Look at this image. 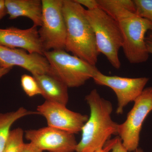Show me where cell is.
I'll list each match as a JSON object with an SVG mask.
<instances>
[{"mask_svg":"<svg viewBox=\"0 0 152 152\" xmlns=\"http://www.w3.org/2000/svg\"><path fill=\"white\" fill-rule=\"evenodd\" d=\"M90 116L82 129L76 152H94L102 148L113 135L118 134L119 124L112 120V104L102 97L96 89L86 97Z\"/></svg>","mask_w":152,"mask_h":152,"instance_id":"obj_1","label":"cell"},{"mask_svg":"<svg viewBox=\"0 0 152 152\" xmlns=\"http://www.w3.org/2000/svg\"><path fill=\"white\" fill-rule=\"evenodd\" d=\"M85 11L86 9L75 0H63V12L66 26L65 50L96 66L100 53Z\"/></svg>","mask_w":152,"mask_h":152,"instance_id":"obj_2","label":"cell"},{"mask_svg":"<svg viewBox=\"0 0 152 152\" xmlns=\"http://www.w3.org/2000/svg\"><path fill=\"white\" fill-rule=\"evenodd\" d=\"M111 17L119 26L123 37V51L129 62L139 64L146 62L149 53L145 37L147 33L152 31L151 22L124 9L115 11Z\"/></svg>","mask_w":152,"mask_h":152,"instance_id":"obj_3","label":"cell"},{"mask_svg":"<svg viewBox=\"0 0 152 152\" xmlns=\"http://www.w3.org/2000/svg\"><path fill=\"white\" fill-rule=\"evenodd\" d=\"M85 12L94 33L98 51L118 69L121 66L119 53L122 48L123 39L116 21L99 8L86 10Z\"/></svg>","mask_w":152,"mask_h":152,"instance_id":"obj_4","label":"cell"},{"mask_svg":"<svg viewBox=\"0 0 152 152\" xmlns=\"http://www.w3.org/2000/svg\"><path fill=\"white\" fill-rule=\"evenodd\" d=\"M44 56L50 64V75L58 79L68 88L81 86L99 71L96 66L70 54L65 50L45 51Z\"/></svg>","mask_w":152,"mask_h":152,"instance_id":"obj_5","label":"cell"},{"mask_svg":"<svg viewBox=\"0 0 152 152\" xmlns=\"http://www.w3.org/2000/svg\"><path fill=\"white\" fill-rule=\"evenodd\" d=\"M42 25L38 32L44 51L65 50L66 26L63 0H42Z\"/></svg>","mask_w":152,"mask_h":152,"instance_id":"obj_6","label":"cell"},{"mask_svg":"<svg viewBox=\"0 0 152 152\" xmlns=\"http://www.w3.org/2000/svg\"><path fill=\"white\" fill-rule=\"evenodd\" d=\"M134 102L126 119L118 126V134L129 152H134L138 148L143 124L152 111V87L144 89Z\"/></svg>","mask_w":152,"mask_h":152,"instance_id":"obj_7","label":"cell"},{"mask_svg":"<svg viewBox=\"0 0 152 152\" xmlns=\"http://www.w3.org/2000/svg\"><path fill=\"white\" fill-rule=\"evenodd\" d=\"M93 79L96 84L109 87L114 91L118 99V115L122 114L125 107L131 102L135 101L149 80V79L146 77L133 78L107 76L100 71Z\"/></svg>","mask_w":152,"mask_h":152,"instance_id":"obj_8","label":"cell"},{"mask_svg":"<svg viewBox=\"0 0 152 152\" xmlns=\"http://www.w3.org/2000/svg\"><path fill=\"white\" fill-rule=\"evenodd\" d=\"M37 112L45 118L48 126L74 134L81 132L89 118L87 115L72 111L65 105L47 101L37 107Z\"/></svg>","mask_w":152,"mask_h":152,"instance_id":"obj_9","label":"cell"},{"mask_svg":"<svg viewBox=\"0 0 152 152\" xmlns=\"http://www.w3.org/2000/svg\"><path fill=\"white\" fill-rule=\"evenodd\" d=\"M25 137L38 148L49 152H75L77 145L74 134L50 126L28 130Z\"/></svg>","mask_w":152,"mask_h":152,"instance_id":"obj_10","label":"cell"},{"mask_svg":"<svg viewBox=\"0 0 152 152\" xmlns=\"http://www.w3.org/2000/svg\"><path fill=\"white\" fill-rule=\"evenodd\" d=\"M14 66L20 67L33 75L51 74L50 64L44 55L0 45V67L12 69Z\"/></svg>","mask_w":152,"mask_h":152,"instance_id":"obj_11","label":"cell"},{"mask_svg":"<svg viewBox=\"0 0 152 152\" xmlns=\"http://www.w3.org/2000/svg\"><path fill=\"white\" fill-rule=\"evenodd\" d=\"M0 45L11 48L22 49L30 53L44 55V50L37 27L21 29L10 27L0 28Z\"/></svg>","mask_w":152,"mask_h":152,"instance_id":"obj_12","label":"cell"},{"mask_svg":"<svg viewBox=\"0 0 152 152\" xmlns=\"http://www.w3.org/2000/svg\"><path fill=\"white\" fill-rule=\"evenodd\" d=\"M7 13L11 20L24 17L31 20L34 26L41 27L42 3L41 0H5Z\"/></svg>","mask_w":152,"mask_h":152,"instance_id":"obj_13","label":"cell"},{"mask_svg":"<svg viewBox=\"0 0 152 152\" xmlns=\"http://www.w3.org/2000/svg\"><path fill=\"white\" fill-rule=\"evenodd\" d=\"M33 76L39 85L41 95L46 101L66 106L69 98L68 88L62 82L49 74Z\"/></svg>","mask_w":152,"mask_h":152,"instance_id":"obj_14","label":"cell"},{"mask_svg":"<svg viewBox=\"0 0 152 152\" xmlns=\"http://www.w3.org/2000/svg\"><path fill=\"white\" fill-rule=\"evenodd\" d=\"M39 114L21 107L15 111L0 113V152H4L13 124L18 120L30 115Z\"/></svg>","mask_w":152,"mask_h":152,"instance_id":"obj_15","label":"cell"},{"mask_svg":"<svg viewBox=\"0 0 152 152\" xmlns=\"http://www.w3.org/2000/svg\"><path fill=\"white\" fill-rule=\"evenodd\" d=\"M99 8L109 15L120 9L135 13V6L134 0H97Z\"/></svg>","mask_w":152,"mask_h":152,"instance_id":"obj_16","label":"cell"},{"mask_svg":"<svg viewBox=\"0 0 152 152\" xmlns=\"http://www.w3.org/2000/svg\"><path fill=\"white\" fill-rule=\"evenodd\" d=\"M24 131L20 128L11 130L3 152H20L25 143Z\"/></svg>","mask_w":152,"mask_h":152,"instance_id":"obj_17","label":"cell"},{"mask_svg":"<svg viewBox=\"0 0 152 152\" xmlns=\"http://www.w3.org/2000/svg\"><path fill=\"white\" fill-rule=\"evenodd\" d=\"M20 82L24 91L30 97L42 94L37 82L33 76L23 75L21 77Z\"/></svg>","mask_w":152,"mask_h":152,"instance_id":"obj_18","label":"cell"},{"mask_svg":"<svg viewBox=\"0 0 152 152\" xmlns=\"http://www.w3.org/2000/svg\"><path fill=\"white\" fill-rule=\"evenodd\" d=\"M135 14L146 19L152 24V0H134Z\"/></svg>","mask_w":152,"mask_h":152,"instance_id":"obj_19","label":"cell"},{"mask_svg":"<svg viewBox=\"0 0 152 152\" xmlns=\"http://www.w3.org/2000/svg\"><path fill=\"white\" fill-rule=\"evenodd\" d=\"M76 2L83 6H85L88 10H92L99 8L97 0H75Z\"/></svg>","mask_w":152,"mask_h":152,"instance_id":"obj_20","label":"cell"},{"mask_svg":"<svg viewBox=\"0 0 152 152\" xmlns=\"http://www.w3.org/2000/svg\"><path fill=\"white\" fill-rule=\"evenodd\" d=\"M117 138L118 137L112 139V140H109L106 143L104 146L102 148L94 152H109L110 151H111L113 147L116 142Z\"/></svg>","mask_w":152,"mask_h":152,"instance_id":"obj_21","label":"cell"},{"mask_svg":"<svg viewBox=\"0 0 152 152\" xmlns=\"http://www.w3.org/2000/svg\"><path fill=\"white\" fill-rule=\"evenodd\" d=\"M43 151L38 148L30 142L24 143L20 152H42Z\"/></svg>","mask_w":152,"mask_h":152,"instance_id":"obj_22","label":"cell"},{"mask_svg":"<svg viewBox=\"0 0 152 152\" xmlns=\"http://www.w3.org/2000/svg\"><path fill=\"white\" fill-rule=\"evenodd\" d=\"M111 152H129L125 148L123 145L122 142L119 137H118L116 142Z\"/></svg>","mask_w":152,"mask_h":152,"instance_id":"obj_23","label":"cell"},{"mask_svg":"<svg viewBox=\"0 0 152 152\" xmlns=\"http://www.w3.org/2000/svg\"><path fill=\"white\" fill-rule=\"evenodd\" d=\"M145 42L149 53L152 55V31L147 33L145 37Z\"/></svg>","mask_w":152,"mask_h":152,"instance_id":"obj_24","label":"cell"},{"mask_svg":"<svg viewBox=\"0 0 152 152\" xmlns=\"http://www.w3.org/2000/svg\"><path fill=\"white\" fill-rule=\"evenodd\" d=\"M7 13L5 0H0V20L3 19Z\"/></svg>","mask_w":152,"mask_h":152,"instance_id":"obj_25","label":"cell"},{"mask_svg":"<svg viewBox=\"0 0 152 152\" xmlns=\"http://www.w3.org/2000/svg\"><path fill=\"white\" fill-rule=\"evenodd\" d=\"M11 69H6V68L0 67V79L3 76L8 73Z\"/></svg>","mask_w":152,"mask_h":152,"instance_id":"obj_26","label":"cell"},{"mask_svg":"<svg viewBox=\"0 0 152 152\" xmlns=\"http://www.w3.org/2000/svg\"><path fill=\"white\" fill-rule=\"evenodd\" d=\"M134 152H144L143 151L142 149L140 148H138L137 150H136Z\"/></svg>","mask_w":152,"mask_h":152,"instance_id":"obj_27","label":"cell"}]
</instances>
